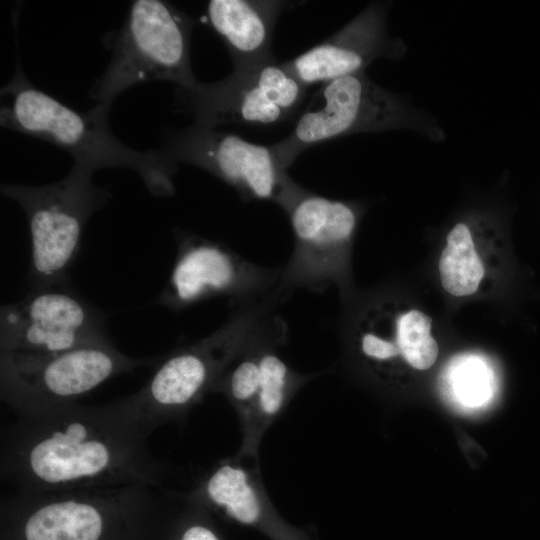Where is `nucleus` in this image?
<instances>
[{
	"instance_id": "obj_1",
	"label": "nucleus",
	"mask_w": 540,
	"mask_h": 540,
	"mask_svg": "<svg viewBox=\"0 0 540 540\" xmlns=\"http://www.w3.org/2000/svg\"><path fill=\"white\" fill-rule=\"evenodd\" d=\"M152 432L128 396L17 413L1 429V482L6 492L25 494L166 487L174 469L150 450Z\"/></svg>"
},
{
	"instance_id": "obj_2",
	"label": "nucleus",
	"mask_w": 540,
	"mask_h": 540,
	"mask_svg": "<svg viewBox=\"0 0 540 540\" xmlns=\"http://www.w3.org/2000/svg\"><path fill=\"white\" fill-rule=\"evenodd\" d=\"M0 100L3 128L49 142L93 173L103 168H126L137 173L154 196L174 194L178 165L156 149L140 151L121 142L109 126L112 106L96 103L85 112L77 111L37 88L19 60L11 79L1 88Z\"/></svg>"
},
{
	"instance_id": "obj_3",
	"label": "nucleus",
	"mask_w": 540,
	"mask_h": 540,
	"mask_svg": "<svg viewBox=\"0 0 540 540\" xmlns=\"http://www.w3.org/2000/svg\"><path fill=\"white\" fill-rule=\"evenodd\" d=\"M279 305L273 296L235 306L214 332L166 355L146 384L128 396L146 424L154 431L181 420L245 352L288 333Z\"/></svg>"
},
{
	"instance_id": "obj_4",
	"label": "nucleus",
	"mask_w": 540,
	"mask_h": 540,
	"mask_svg": "<svg viewBox=\"0 0 540 540\" xmlns=\"http://www.w3.org/2000/svg\"><path fill=\"white\" fill-rule=\"evenodd\" d=\"M194 25L193 18L170 2H131L121 27L105 36L111 58L94 81L91 98L112 106L121 93L147 81L195 86L199 80L191 64Z\"/></svg>"
},
{
	"instance_id": "obj_5",
	"label": "nucleus",
	"mask_w": 540,
	"mask_h": 540,
	"mask_svg": "<svg viewBox=\"0 0 540 540\" xmlns=\"http://www.w3.org/2000/svg\"><path fill=\"white\" fill-rule=\"evenodd\" d=\"M141 485L2 493L5 540H136Z\"/></svg>"
},
{
	"instance_id": "obj_6",
	"label": "nucleus",
	"mask_w": 540,
	"mask_h": 540,
	"mask_svg": "<svg viewBox=\"0 0 540 540\" xmlns=\"http://www.w3.org/2000/svg\"><path fill=\"white\" fill-rule=\"evenodd\" d=\"M93 172L74 163L46 185L2 184L1 194L22 208L31 237L28 290L70 284L69 270L90 217L111 197L93 182Z\"/></svg>"
},
{
	"instance_id": "obj_7",
	"label": "nucleus",
	"mask_w": 540,
	"mask_h": 540,
	"mask_svg": "<svg viewBox=\"0 0 540 540\" xmlns=\"http://www.w3.org/2000/svg\"><path fill=\"white\" fill-rule=\"evenodd\" d=\"M276 204L287 214L294 237L275 291L279 303L297 289L322 293L331 285L343 286L359 221L356 205L314 193L293 179Z\"/></svg>"
},
{
	"instance_id": "obj_8",
	"label": "nucleus",
	"mask_w": 540,
	"mask_h": 540,
	"mask_svg": "<svg viewBox=\"0 0 540 540\" xmlns=\"http://www.w3.org/2000/svg\"><path fill=\"white\" fill-rule=\"evenodd\" d=\"M151 362L124 354L113 343L49 355L0 352V398L17 413L54 408Z\"/></svg>"
},
{
	"instance_id": "obj_9",
	"label": "nucleus",
	"mask_w": 540,
	"mask_h": 540,
	"mask_svg": "<svg viewBox=\"0 0 540 540\" xmlns=\"http://www.w3.org/2000/svg\"><path fill=\"white\" fill-rule=\"evenodd\" d=\"M307 88L277 60L242 68L214 82L177 87L173 108L193 123L271 126L292 120L299 112Z\"/></svg>"
},
{
	"instance_id": "obj_10",
	"label": "nucleus",
	"mask_w": 540,
	"mask_h": 540,
	"mask_svg": "<svg viewBox=\"0 0 540 540\" xmlns=\"http://www.w3.org/2000/svg\"><path fill=\"white\" fill-rule=\"evenodd\" d=\"M409 108L365 71L321 84L298 117L291 133L270 145L287 170L306 149L338 137L408 127Z\"/></svg>"
},
{
	"instance_id": "obj_11",
	"label": "nucleus",
	"mask_w": 540,
	"mask_h": 540,
	"mask_svg": "<svg viewBox=\"0 0 540 540\" xmlns=\"http://www.w3.org/2000/svg\"><path fill=\"white\" fill-rule=\"evenodd\" d=\"M176 240L175 263L157 305L181 311L215 297L240 306L275 296L281 267L258 265L199 235L179 231Z\"/></svg>"
},
{
	"instance_id": "obj_12",
	"label": "nucleus",
	"mask_w": 540,
	"mask_h": 540,
	"mask_svg": "<svg viewBox=\"0 0 540 540\" xmlns=\"http://www.w3.org/2000/svg\"><path fill=\"white\" fill-rule=\"evenodd\" d=\"M104 313L70 284L28 290L0 310V352L49 355L112 344Z\"/></svg>"
},
{
	"instance_id": "obj_13",
	"label": "nucleus",
	"mask_w": 540,
	"mask_h": 540,
	"mask_svg": "<svg viewBox=\"0 0 540 540\" xmlns=\"http://www.w3.org/2000/svg\"><path fill=\"white\" fill-rule=\"evenodd\" d=\"M156 151L172 163H186L214 175L245 202H278L292 178L271 146L247 141L228 131L195 123L164 132Z\"/></svg>"
},
{
	"instance_id": "obj_14",
	"label": "nucleus",
	"mask_w": 540,
	"mask_h": 540,
	"mask_svg": "<svg viewBox=\"0 0 540 540\" xmlns=\"http://www.w3.org/2000/svg\"><path fill=\"white\" fill-rule=\"evenodd\" d=\"M185 492L211 513L253 528L271 540H312L307 530L290 524L275 509L259 461L236 455L223 458Z\"/></svg>"
},
{
	"instance_id": "obj_15",
	"label": "nucleus",
	"mask_w": 540,
	"mask_h": 540,
	"mask_svg": "<svg viewBox=\"0 0 540 540\" xmlns=\"http://www.w3.org/2000/svg\"><path fill=\"white\" fill-rule=\"evenodd\" d=\"M400 45L386 30L385 9L371 4L339 31L283 62L306 87L365 71L378 58H394Z\"/></svg>"
},
{
	"instance_id": "obj_16",
	"label": "nucleus",
	"mask_w": 540,
	"mask_h": 540,
	"mask_svg": "<svg viewBox=\"0 0 540 540\" xmlns=\"http://www.w3.org/2000/svg\"><path fill=\"white\" fill-rule=\"evenodd\" d=\"M295 3L279 0H211L206 18L226 46L233 68L276 61L272 40L279 16Z\"/></svg>"
},
{
	"instance_id": "obj_17",
	"label": "nucleus",
	"mask_w": 540,
	"mask_h": 540,
	"mask_svg": "<svg viewBox=\"0 0 540 540\" xmlns=\"http://www.w3.org/2000/svg\"><path fill=\"white\" fill-rule=\"evenodd\" d=\"M284 344H271L261 353V379L257 397L246 418L240 422L239 458L259 461L261 441L272 424L284 412L296 393L317 373H300L280 356Z\"/></svg>"
},
{
	"instance_id": "obj_18",
	"label": "nucleus",
	"mask_w": 540,
	"mask_h": 540,
	"mask_svg": "<svg viewBox=\"0 0 540 540\" xmlns=\"http://www.w3.org/2000/svg\"><path fill=\"white\" fill-rule=\"evenodd\" d=\"M439 272L443 288L454 296L470 295L477 290L484 267L466 224L458 223L449 232Z\"/></svg>"
},
{
	"instance_id": "obj_19",
	"label": "nucleus",
	"mask_w": 540,
	"mask_h": 540,
	"mask_svg": "<svg viewBox=\"0 0 540 540\" xmlns=\"http://www.w3.org/2000/svg\"><path fill=\"white\" fill-rule=\"evenodd\" d=\"M288 333L272 337L245 352L239 357L223 376L215 383L211 392L223 394L234 409L239 423L248 415L257 397L262 351L271 344H286Z\"/></svg>"
},
{
	"instance_id": "obj_20",
	"label": "nucleus",
	"mask_w": 540,
	"mask_h": 540,
	"mask_svg": "<svg viewBox=\"0 0 540 540\" xmlns=\"http://www.w3.org/2000/svg\"><path fill=\"white\" fill-rule=\"evenodd\" d=\"M431 322V318L419 310L399 314L395 319V337L388 339L397 345L400 355L419 370L430 368L438 356V345L430 335Z\"/></svg>"
},
{
	"instance_id": "obj_21",
	"label": "nucleus",
	"mask_w": 540,
	"mask_h": 540,
	"mask_svg": "<svg viewBox=\"0 0 540 540\" xmlns=\"http://www.w3.org/2000/svg\"><path fill=\"white\" fill-rule=\"evenodd\" d=\"M450 373L458 400L470 406L486 401L492 388V374L482 361L474 356L463 357L454 362Z\"/></svg>"
},
{
	"instance_id": "obj_22",
	"label": "nucleus",
	"mask_w": 540,
	"mask_h": 540,
	"mask_svg": "<svg viewBox=\"0 0 540 540\" xmlns=\"http://www.w3.org/2000/svg\"><path fill=\"white\" fill-rule=\"evenodd\" d=\"M185 500L172 524L167 540H223L217 531L211 512L190 499Z\"/></svg>"
}]
</instances>
